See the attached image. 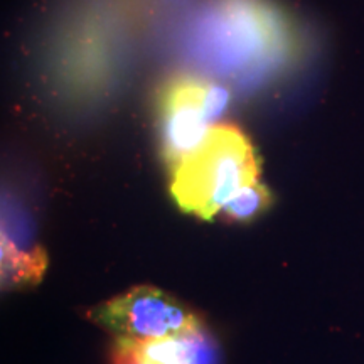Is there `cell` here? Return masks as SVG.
<instances>
[{"mask_svg":"<svg viewBox=\"0 0 364 364\" xmlns=\"http://www.w3.org/2000/svg\"><path fill=\"white\" fill-rule=\"evenodd\" d=\"M113 364H150L145 361L135 341L118 339L113 349Z\"/></svg>","mask_w":364,"mask_h":364,"instance_id":"obj_6","label":"cell"},{"mask_svg":"<svg viewBox=\"0 0 364 364\" xmlns=\"http://www.w3.org/2000/svg\"><path fill=\"white\" fill-rule=\"evenodd\" d=\"M135 344L150 364H216V348L203 324L184 334Z\"/></svg>","mask_w":364,"mask_h":364,"instance_id":"obj_4","label":"cell"},{"mask_svg":"<svg viewBox=\"0 0 364 364\" xmlns=\"http://www.w3.org/2000/svg\"><path fill=\"white\" fill-rule=\"evenodd\" d=\"M90 317L118 339L136 343L172 338L201 326V321L184 304L150 285L134 287L107 300L93 309Z\"/></svg>","mask_w":364,"mask_h":364,"instance_id":"obj_3","label":"cell"},{"mask_svg":"<svg viewBox=\"0 0 364 364\" xmlns=\"http://www.w3.org/2000/svg\"><path fill=\"white\" fill-rule=\"evenodd\" d=\"M272 204V196L260 181L240 189L223 208V215L231 221H250L262 215Z\"/></svg>","mask_w":364,"mask_h":364,"instance_id":"obj_5","label":"cell"},{"mask_svg":"<svg viewBox=\"0 0 364 364\" xmlns=\"http://www.w3.org/2000/svg\"><path fill=\"white\" fill-rule=\"evenodd\" d=\"M171 171V194L182 211L211 220L240 189L258 181L260 161L243 132L216 124L201 147Z\"/></svg>","mask_w":364,"mask_h":364,"instance_id":"obj_1","label":"cell"},{"mask_svg":"<svg viewBox=\"0 0 364 364\" xmlns=\"http://www.w3.org/2000/svg\"><path fill=\"white\" fill-rule=\"evenodd\" d=\"M228 102V91L208 80L181 76L166 86L161 97L162 149L171 169L201 147Z\"/></svg>","mask_w":364,"mask_h":364,"instance_id":"obj_2","label":"cell"}]
</instances>
